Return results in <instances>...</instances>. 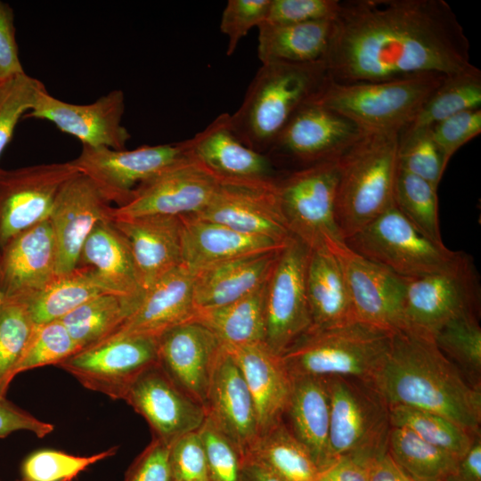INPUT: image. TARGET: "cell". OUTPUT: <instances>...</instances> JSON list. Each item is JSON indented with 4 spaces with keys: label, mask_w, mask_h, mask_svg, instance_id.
Segmentation results:
<instances>
[{
    "label": "cell",
    "mask_w": 481,
    "mask_h": 481,
    "mask_svg": "<svg viewBox=\"0 0 481 481\" xmlns=\"http://www.w3.org/2000/svg\"><path fill=\"white\" fill-rule=\"evenodd\" d=\"M322 61L338 83L447 77L471 65L469 39L444 0L341 1Z\"/></svg>",
    "instance_id": "6da1fadb"
},
{
    "label": "cell",
    "mask_w": 481,
    "mask_h": 481,
    "mask_svg": "<svg viewBox=\"0 0 481 481\" xmlns=\"http://www.w3.org/2000/svg\"><path fill=\"white\" fill-rule=\"evenodd\" d=\"M370 383L387 406L430 412L479 432L481 389L463 377L431 336L395 331L389 352Z\"/></svg>",
    "instance_id": "7a4b0ae2"
},
{
    "label": "cell",
    "mask_w": 481,
    "mask_h": 481,
    "mask_svg": "<svg viewBox=\"0 0 481 481\" xmlns=\"http://www.w3.org/2000/svg\"><path fill=\"white\" fill-rule=\"evenodd\" d=\"M400 132H364L339 157L335 219L346 240L395 205Z\"/></svg>",
    "instance_id": "3957f363"
},
{
    "label": "cell",
    "mask_w": 481,
    "mask_h": 481,
    "mask_svg": "<svg viewBox=\"0 0 481 481\" xmlns=\"http://www.w3.org/2000/svg\"><path fill=\"white\" fill-rule=\"evenodd\" d=\"M327 78L322 61L262 63L240 108L230 115L237 137L265 154L296 110Z\"/></svg>",
    "instance_id": "277c9868"
},
{
    "label": "cell",
    "mask_w": 481,
    "mask_h": 481,
    "mask_svg": "<svg viewBox=\"0 0 481 481\" xmlns=\"http://www.w3.org/2000/svg\"><path fill=\"white\" fill-rule=\"evenodd\" d=\"M395 331L360 322L309 329L281 356L290 375L344 377L371 382Z\"/></svg>",
    "instance_id": "5b68a950"
},
{
    "label": "cell",
    "mask_w": 481,
    "mask_h": 481,
    "mask_svg": "<svg viewBox=\"0 0 481 481\" xmlns=\"http://www.w3.org/2000/svg\"><path fill=\"white\" fill-rule=\"evenodd\" d=\"M445 76L423 74L387 81L338 83L328 77L307 101L351 120L364 132H401Z\"/></svg>",
    "instance_id": "8992f818"
},
{
    "label": "cell",
    "mask_w": 481,
    "mask_h": 481,
    "mask_svg": "<svg viewBox=\"0 0 481 481\" xmlns=\"http://www.w3.org/2000/svg\"><path fill=\"white\" fill-rule=\"evenodd\" d=\"M344 242L355 253L402 278L444 269L460 252L429 240L395 205Z\"/></svg>",
    "instance_id": "52a82bcc"
},
{
    "label": "cell",
    "mask_w": 481,
    "mask_h": 481,
    "mask_svg": "<svg viewBox=\"0 0 481 481\" xmlns=\"http://www.w3.org/2000/svg\"><path fill=\"white\" fill-rule=\"evenodd\" d=\"M338 157L297 168L276 180L287 227L311 250L342 240L335 219Z\"/></svg>",
    "instance_id": "ba28073f"
},
{
    "label": "cell",
    "mask_w": 481,
    "mask_h": 481,
    "mask_svg": "<svg viewBox=\"0 0 481 481\" xmlns=\"http://www.w3.org/2000/svg\"><path fill=\"white\" fill-rule=\"evenodd\" d=\"M330 395L331 462L352 453L379 456L387 451L388 406L374 387L352 378H326Z\"/></svg>",
    "instance_id": "9c48e42d"
},
{
    "label": "cell",
    "mask_w": 481,
    "mask_h": 481,
    "mask_svg": "<svg viewBox=\"0 0 481 481\" xmlns=\"http://www.w3.org/2000/svg\"><path fill=\"white\" fill-rule=\"evenodd\" d=\"M403 279L404 318L409 330L433 338L450 320L478 313V276L470 257L463 252H459L444 269Z\"/></svg>",
    "instance_id": "30bf717a"
},
{
    "label": "cell",
    "mask_w": 481,
    "mask_h": 481,
    "mask_svg": "<svg viewBox=\"0 0 481 481\" xmlns=\"http://www.w3.org/2000/svg\"><path fill=\"white\" fill-rule=\"evenodd\" d=\"M159 337L114 334L60 363L87 389L123 400L132 384L158 364Z\"/></svg>",
    "instance_id": "8fae6325"
},
{
    "label": "cell",
    "mask_w": 481,
    "mask_h": 481,
    "mask_svg": "<svg viewBox=\"0 0 481 481\" xmlns=\"http://www.w3.org/2000/svg\"><path fill=\"white\" fill-rule=\"evenodd\" d=\"M310 249L291 237L280 250L265 293V344L281 355L312 326L306 296Z\"/></svg>",
    "instance_id": "7c38bea8"
},
{
    "label": "cell",
    "mask_w": 481,
    "mask_h": 481,
    "mask_svg": "<svg viewBox=\"0 0 481 481\" xmlns=\"http://www.w3.org/2000/svg\"><path fill=\"white\" fill-rule=\"evenodd\" d=\"M190 156L186 140L143 145L131 151L83 145L80 154L70 163L109 203L120 207L140 183Z\"/></svg>",
    "instance_id": "4fadbf2b"
},
{
    "label": "cell",
    "mask_w": 481,
    "mask_h": 481,
    "mask_svg": "<svg viewBox=\"0 0 481 481\" xmlns=\"http://www.w3.org/2000/svg\"><path fill=\"white\" fill-rule=\"evenodd\" d=\"M219 182L191 155L140 183L124 205L112 207L110 217L196 215L209 203Z\"/></svg>",
    "instance_id": "5bb4252c"
},
{
    "label": "cell",
    "mask_w": 481,
    "mask_h": 481,
    "mask_svg": "<svg viewBox=\"0 0 481 481\" xmlns=\"http://www.w3.org/2000/svg\"><path fill=\"white\" fill-rule=\"evenodd\" d=\"M77 174L70 161L0 167V250L17 234L49 219L59 192Z\"/></svg>",
    "instance_id": "9a60e30c"
},
{
    "label": "cell",
    "mask_w": 481,
    "mask_h": 481,
    "mask_svg": "<svg viewBox=\"0 0 481 481\" xmlns=\"http://www.w3.org/2000/svg\"><path fill=\"white\" fill-rule=\"evenodd\" d=\"M276 178H222L207 207L195 216L281 243L292 235L285 223Z\"/></svg>",
    "instance_id": "2e32d148"
},
{
    "label": "cell",
    "mask_w": 481,
    "mask_h": 481,
    "mask_svg": "<svg viewBox=\"0 0 481 481\" xmlns=\"http://www.w3.org/2000/svg\"><path fill=\"white\" fill-rule=\"evenodd\" d=\"M327 249L342 270L354 319L393 331L407 330L404 279L355 253L342 240Z\"/></svg>",
    "instance_id": "e0dca14e"
},
{
    "label": "cell",
    "mask_w": 481,
    "mask_h": 481,
    "mask_svg": "<svg viewBox=\"0 0 481 481\" xmlns=\"http://www.w3.org/2000/svg\"><path fill=\"white\" fill-rule=\"evenodd\" d=\"M363 133L346 118L306 102L291 116L265 154L270 160L291 159L301 168L340 156Z\"/></svg>",
    "instance_id": "ac0fdd59"
},
{
    "label": "cell",
    "mask_w": 481,
    "mask_h": 481,
    "mask_svg": "<svg viewBox=\"0 0 481 481\" xmlns=\"http://www.w3.org/2000/svg\"><path fill=\"white\" fill-rule=\"evenodd\" d=\"M125 94L115 89L89 104H74L41 90L25 118L52 122L63 133L77 138L83 145L126 150L130 134L122 125Z\"/></svg>",
    "instance_id": "d6986e66"
},
{
    "label": "cell",
    "mask_w": 481,
    "mask_h": 481,
    "mask_svg": "<svg viewBox=\"0 0 481 481\" xmlns=\"http://www.w3.org/2000/svg\"><path fill=\"white\" fill-rule=\"evenodd\" d=\"M223 343L207 327L188 321L158 338V364L187 395L205 406Z\"/></svg>",
    "instance_id": "ffe728a7"
},
{
    "label": "cell",
    "mask_w": 481,
    "mask_h": 481,
    "mask_svg": "<svg viewBox=\"0 0 481 481\" xmlns=\"http://www.w3.org/2000/svg\"><path fill=\"white\" fill-rule=\"evenodd\" d=\"M123 400L144 418L153 437L168 445L198 430L206 418L204 406L183 393L159 364L139 376Z\"/></svg>",
    "instance_id": "44dd1931"
},
{
    "label": "cell",
    "mask_w": 481,
    "mask_h": 481,
    "mask_svg": "<svg viewBox=\"0 0 481 481\" xmlns=\"http://www.w3.org/2000/svg\"><path fill=\"white\" fill-rule=\"evenodd\" d=\"M112 207L84 175L69 179L59 192L49 221L56 245V276L75 270L82 248L95 225L110 219Z\"/></svg>",
    "instance_id": "7402d4cb"
},
{
    "label": "cell",
    "mask_w": 481,
    "mask_h": 481,
    "mask_svg": "<svg viewBox=\"0 0 481 481\" xmlns=\"http://www.w3.org/2000/svg\"><path fill=\"white\" fill-rule=\"evenodd\" d=\"M56 245L49 219L14 236L0 250V288L4 298L24 301L56 276Z\"/></svg>",
    "instance_id": "603a6c76"
},
{
    "label": "cell",
    "mask_w": 481,
    "mask_h": 481,
    "mask_svg": "<svg viewBox=\"0 0 481 481\" xmlns=\"http://www.w3.org/2000/svg\"><path fill=\"white\" fill-rule=\"evenodd\" d=\"M206 417L244 456L259 436L256 408L243 374L223 344L205 404Z\"/></svg>",
    "instance_id": "cb8c5ba5"
},
{
    "label": "cell",
    "mask_w": 481,
    "mask_h": 481,
    "mask_svg": "<svg viewBox=\"0 0 481 481\" xmlns=\"http://www.w3.org/2000/svg\"><path fill=\"white\" fill-rule=\"evenodd\" d=\"M110 220L129 246L144 291L183 264L181 217L145 216Z\"/></svg>",
    "instance_id": "d4e9b609"
},
{
    "label": "cell",
    "mask_w": 481,
    "mask_h": 481,
    "mask_svg": "<svg viewBox=\"0 0 481 481\" xmlns=\"http://www.w3.org/2000/svg\"><path fill=\"white\" fill-rule=\"evenodd\" d=\"M224 346L240 367L249 389L260 436L283 420L291 377L281 356L265 343Z\"/></svg>",
    "instance_id": "484cf974"
},
{
    "label": "cell",
    "mask_w": 481,
    "mask_h": 481,
    "mask_svg": "<svg viewBox=\"0 0 481 481\" xmlns=\"http://www.w3.org/2000/svg\"><path fill=\"white\" fill-rule=\"evenodd\" d=\"M193 283L194 273L183 264L171 270L144 291L136 309L114 334L159 337L191 321L195 314Z\"/></svg>",
    "instance_id": "4316f807"
},
{
    "label": "cell",
    "mask_w": 481,
    "mask_h": 481,
    "mask_svg": "<svg viewBox=\"0 0 481 481\" xmlns=\"http://www.w3.org/2000/svg\"><path fill=\"white\" fill-rule=\"evenodd\" d=\"M186 142L191 155L219 177H277L270 159L246 146L237 137L229 113L220 114Z\"/></svg>",
    "instance_id": "83f0119b"
},
{
    "label": "cell",
    "mask_w": 481,
    "mask_h": 481,
    "mask_svg": "<svg viewBox=\"0 0 481 481\" xmlns=\"http://www.w3.org/2000/svg\"><path fill=\"white\" fill-rule=\"evenodd\" d=\"M180 217L183 265L193 273L224 261L279 250L287 243L244 233L195 216Z\"/></svg>",
    "instance_id": "f1b7e54d"
},
{
    "label": "cell",
    "mask_w": 481,
    "mask_h": 481,
    "mask_svg": "<svg viewBox=\"0 0 481 481\" xmlns=\"http://www.w3.org/2000/svg\"><path fill=\"white\" fill-rule=\"evenodd\" d=\"M330 395L326 378L291 377L283 421L308 450L319 469L331 463L330 455Z\"/></svg>",
    "instance_id": "f546056e"
},
{
    "label": "cell",
    "mask_w": 481,
    "mask_h": 481,
    "mask_svg": "<svg viewBox=\"0 0 481 481\" xmlns=\"http://www.w3.org/2000/svg\"><path fill=\"white\" fill-rule=\"evenodd\" d=\"M281 249L224 261L194 273L195 312L227 305L256 290L268 280Z\"/></svg>",
    "instance_id": "4dcf8cb0"
},
{
    "label": "cell",
    "mask_w": 481,
    "mask_h": 481,
    "mask_svg": "<svg viewBox=\"0 0 481 481\" xmlns=\"http://www.w3.org/2000/svg\"><path fill=\"white\" fill-rule=\"evenodd\" d=\"M78 265L90 267L112 294L135 300H141L144 294L129 246L110 219L99 222L93 229L82 248Z\"/></svg>",
    "instance_id": "1f68e13d"
},
{
    "label": "cell",
    "mask_w": 481,
    "mask_h": 481,
    "mask_svg": "<svg viewBox=\"0 0 481 481\" xmlns=\"http://www.w3.org/2000/svg\"><path fill=\"white\" fill-rule=\"evenodd\" d=\"M310 329H322L355 320L343 273L327 248L310 249L306 269Z\"/></svg>",
    "instance_id": "d6a6232c"
},
{
    "label": "cell",
    "mask_w": 481,
    "mask_h": 481,
    "mask_svg": "<svg viewBox=\"0 0 481 481\" xmlns=\"http://www.w3.org/2000/svg\"><path fill=\"white\" fill-rule=\"evenodd\" d=\"M257 55L262 63H308L322 61L330 45L333 20L258 27Z\"/></svg>",
    "instance_id": "836d02e7"
},
{
    "label": "cell",
    "mask_w": 481,
    "mask_h": 481,
    "mask_svg": "<svg viewBox=\"0 0 481 481\" xmlns=\"http://www.w3.org/2000/svg\"><path fill=\"white\" fill-rule=\"evenodd\" d=\"M266 284L227 305L198 310L192 321L207 327L224 345L265 343Z\"/></svg>",
    "instance_id": "e575fe53"
},
{
    "label": "cell",
    "mask_w": 481,
    "mask_h": 481,
    "mask_svg": "<svg viewBox=\"0 0 481 481\" xmlns=\"http://www.w3.org/2000/svg\"><path fill=\"white\" fill-rule=\"evenodd\" d=\"M110 293L87 266L55 276L42 290L26 300L35 324L62 319L86 301Z\"/></svg>",
    "instance_id": "d590c367"
},
{
    "label": "cell",
    "mask_w": 481,
    "mask_h": 481,
    "mask_svg": "<svg viewBox=\"0 0 481 481\" xmlns=\"http://www.w3.org/2000/svg\"><path fill=\"white\" fill-rule=\"evenodd\" d=\"M245 457L283 481H316L320 470L308 450L283 420L260 435Z\"/></svg>",
    "instance_id": "8d00e7d4"
},
{
    "label": "cell",
    "mask_w": 481,
    "mask_h": 481,
    "mask_svg": "<svg viewBox=\"0 0 481 481\" xmlns=\"http://www.w3.org/2000/svg\"><path fill=\"white\" fill-rule=\"evenodd\" d=\"M140 301L106 293L86 301L60 321L82 350L114 334Z\"/></svg>",
    "instance_id": "74e56055"
},
{
    "label": "cell",
    "mask_w": 481,
    "mask_h": 481,
    "mask_svg": "<svg viewBox=\"0 0 481 481\" xmlns=\"http://www.w3.org/2000/svg\"><path fill=\"white\" fill-rule=\"evenodd\" d=\"M481 106V71L471 64L445 77L404 129L430 127L453 115Z\"/></svg>",
    "instance_id": "f35d334b"
},
{
    "label": "cell",
    "mask_w": 481,
    "mask_h": 481,
    "mask_svg": "<svg viewBox=\"0 0 481 481\" xmlns=\"http://www.w3.org/2000/svg\"><path fill=\"white\" fill-rule=\"evenodd\" d=\"M387 452L414 481L446 477L459 460L410 430L394 426L388 433Z\"/></svg>",
    "instance_id": "ab89813d"
},
{
    "label": "cell",
    "mask_w": 481,
    "mask_h": 481,
    "mask_svg": "<svg viewBox=\"0 0 481 481\" xmlns=\"http://www.w3.org/2000/svg\"><path fill=\"white\" fill-rule=\"evenodd\" d=\"M388 414L391 426L408 429L457 459L468 452L480 434L439 414L408 406H388Z\"/></svg>",
    "instance_id": "60d3db41"
},
{
    "label": "cell",
    "mask_w": 481,
    "mask_h": 481,
    "mask_svg": "<svg viewBox=\"0 0 481 481\" xmlns=\"http://www.w3.org/2000/svg\"><path fill=\"white\" fill-rule=\"evenodd\" d=\"M433 339L463 377L480 388L481 328L477 314H465L450 320L434 334Z\"/></svg>",
    "instance_id": "b9f144b4"
},
{
    "label": "cell",
    "mask_w": 481,
    "mask_h": 481,
    "mask_svg": "<svg viewBox=\"0 0 481 481\" xmlns=\"http://www.w3.org/2000/svg\"><path fill=\"white\" fill-rule=\"evenodd\" d=\"M436 188L398 167L394 200L400 212L426 237L444 244L438 219Z\"/></svg>",
    "instance_id": "7bdbcfd3"
},
{
    "label": "cell",
    "mask_w": 481,
    "mask_h": 481,
    "mask_svg": "<svg viewBox=\"0 0 481 481\" xmlns=\"http://www.w3.org/2000/svg\"><path fill=\"white\" fill-rule=\"evenodd\" d=\"M34 326L23 299L4 297L0 305V396H5L16 376L17 364Z\"/></svg>",
    "instance_id": "ee69618b"
},
{
    "label": "cell",
    "mask_w": 481,
    "mask_h": 481,
    "mask_svg": "<svg viewBox=\"0 0 481 481\" xmlns=\"http://www.w3.org/2000/svg\"><path fill=\"white\" fill-rule=\"evenodd\" d=\"M118 449L114 446L89 456L52 448L38 449L23 461L20 481H73L91 465L115 455Z\"/></svg>",
    "instance_id": "f6af8a7d"
},
{
    "label": "cell",
    "mask_w": 481,
    "mask_h": 481,
    "mask_svg": "<svg viewBox=\"0 0 481 481\" xmlns=\"http://www.w3.org/2000/svg\"><path fill=\"white\" fill-rule=\"evenodd\" d=\"M397 160L400 169L426 180L436 189L447 167L429 127L400 132Z\"/></svg>",
    "instance_id": "bcb514c9"
},
{
    "label": "cell",
    "mask_w": 481,
    "mask_h": 481,
    "mask_svg": "<svg viewBox=\"0 0 481 481\" xmlns=\"http://www.w3.org/2000/svg\"><path fill=\"white\" fill-rule=\"evenodd\" d=\"M78 351L79 348L60 320L35 324L15 374L46 365L57 366Z\"/></svg>",
    "instance_id": "7dc6e473"
},
{
    "label": "cell",
    "mask_w": 481,
    "mask_h": 481,
    "mask_svg": "<svg viewBox=\"0 0 481 481\" xmlns=\"http://www.w3.org/2000/svg\"><path fill=\"white\" fill-rule=\"evenodd\" d=\"M45 85L22 73L0 83V155L10 143L20 118L29 111Z\"/></svg>",
    "instance_id": "c3c4849f"
},
{
    "label": "cell",
    "mask_w": 481,
    "mask_h": 481,
    "mask_svg": "<svg viewBox=\"0 0 481 481\" xmlns=\"http://www.w3.org/2000/svg\"><path fill=\"white\" fill-rule=\"evenodd\" d=\"M198 431L206 452L208 481H240L245 456L239 446L208 417Z\"/></svg>",
    "instance_id": "681fc988"
},
{
    "label": "cell",
    "mask_w": 481,
    "mask_h": 481,
    "mask_svg": "<svg viewBox=\"0 0 481 481\" xmlns=\"http://www.w3.org/2000/svg\"><path fill=\"white\" fill-rule=\"evenodd\" d=\"M271 0H228L223 11L220 30L228 37L226 54H233L240 41L254 27L263 23Z\"/></svg>",
    "instance_id": "f907efd6"
},
{
    "label": "cell",
    "mask_w": 481,
    "mask_h": 481,
    "mask_svg": "<svg viewBox=\"0 0 481 481\" xmlns=\"http://www.w3.org/2000/svg\"><path fill=\"white\" fill-rule=\"evenodd\" d=\"M169 465L172 481H208L206 452L198 430L169 445Z\"/></svg>",
    "instance_id": "816d5d0a"
},
{
    "label": "cell",
    "mask_w": 481,
    "mask_h": 481,
    "mask_svg": "<svg viewBox=\"0 0 481 481\" xmlns=\"http://www.w3.org/2000/svg\"><path fill=\"white\" fill-rule=\"evenodd\" d=\"M338 0H271L264 22L273 25L333 20L340 10Z\"/></svg>",
    "instance_id": "f5cc1de1"
},
{
    "label": "cell",
    "mask_w": 481,
    "mask_h": 481,
    "mask_svg": "<svg viewBox=\"0 0 481 481\" xmlns=\"http://www.w3.org/2000/svg\"><path fill=\"white\" fill-rule=\"evenodd\" d=\"M448 165L452 155L481 133V108L468 110L429 127Z\"/></svg>",
    "instance_id": "db71d44e"
},
{
    "label": "cell",
    "mask_w": 481,
    "mask_h": 481,
    "mask_svg": "<svg viewBox=\"0 0 481 481\" xmlns=\"http://www.w3.org/2000/svg\"><path fill=\"white\" fill-rule=\"evenodd\" d=\"M124 481H172L169 445L152 437L128 468Z\"/></svg>",
    "instance_id": "11a10c76"
},
{
    "label": "cell",
    "mask_w": 481,
    "mask_h": 481,
    "mask_svg": "<svg viewBox=\"0 0 481 481\" xmlns=\"http://www.w3.org/2000/svg\"><path fill=\"white\" fill-rule=\"evenodd\" d=\"M25 73L15 37L12 7L0 0V83Z\"/></svg>",
    "instance_id": "9f6ffc18"
},
{
    "label": "cell",
    "mask_w": 481,
    "mask_h": 481,
    "mask_svg": "<svg viewBox=\"0 0 481 481\" xmlns=\"http://www.w3.org/2000/svg\"><path fill=\"white\" fill-rule=\"evenodd\" d=\"M53 429V424L36 418L7 400L5 396H0V438L20 430L32 432L37 437H45Z\"/></svg>",
    "instance_id": "6f0895ef"
},
{
    "label": "cell",
    "mask_w": 481,
    "mask_h": 481,
    "mask_svg": "<svg viewBox=\"0 0 481 481\" xmlns=\"http://www.w3.org/2000/svg\"><path fill=\"white\" fill-rule=\"evenodd\" d=\"M376 457L366 453L339 457L319 470L316 481H369L370 468Z\"/></svg>",
    "instance_id": "680465c9"
},
{
    "label": "cell",
    "mask_w": 481,
    "mask_h": 481,
    "mask_svg": "<svg viewBox=\"0 0 481 481\" xmlns=\"http://www.w3.org/2000/svg\"><path fill=\"white\" fill-rule=\"evenodd\" d=\"M451 481H481V437L478 434L468 452L458 460Z\"/></svg>",
    "instance_id": "91938a15"
},
{
    "label": "cell",
    "mask_w": 481,
    "mask_h": 481,
    "mask_svg": "<svg viewBox=\"0 0 481 481\" xmlns=\"http://www.w3.org/2000/svg\"><path fill=\"white\" fill-rule=\"evenodd\" d=\"M369 481H414L391 457L386 452L376 457L371 465Z\"/></svg>",
    "instance_id": "94428289"
},
{
    "label": "cell",
    "mask_w": 481,
    "mask_h": 481,
    "mask_svg": "<svg viewBox=\"0 0 481 481\" xmlns=\"http://www.w3.org/2000/svg\"><path fill=\"white\" fill-rule=\"evenodd\" d=\"M240 481H283L269 469L253 460L244 457Z\"/></svg>",
    "instance_id": "6125c7cd"
},
{
    "label": "cell",
    "mask_w": 481,
    "mask_h": 481,
    "mask_svg": "<svg viewBox=\"0 0 481 481\" xmlns=\"http://www.w3.org/2000/svg\"><path fill=\"white\" fill-rule=\"evenodd\" d=\"M431 481H451V480L448 479L447 477H443V478L435 479V480H431Z\"/></svg>",
    "instance_id": "be15d7a7"
},
{
    "label": "cell",
    "mask_w": 481,
    "mask_h": 481,
    "mask_svg": "<svg viewBox=\"0 0 481 481\" xmlns=\"http://www.w3.org/2000/svg\"><path fill=\"white\" fill-rule=\"evenodd\" d=\"M3 299H4V293H3V291H2V289L0 288V305H1L2 301H3Z\"/></svg>",
    "instance_id": "e7e4bbea"
}]
</instances>
